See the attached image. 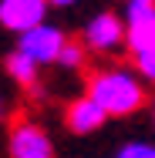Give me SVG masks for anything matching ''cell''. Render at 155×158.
Wrapping results in <instances>:
<instances>
[{
    "mask_svg": "<svg viewBox=\"0 0 155 158\" xmlns=\"http://www.w3.org/2000/svg\"><path fill=\"white\" fill-rule=\"evenodd\" d=\"M84 94L108 118H128L145 104V84L138 77V71L115 64V67H98L88 77V91Z\"/></svg>",
    "mask_w": 155,
    "mask_h": 158,
    "instance_id": "6da1fadb",
    "label": "cell"
},
{
    "mask_svg": "<svg viewBox=\"0 0 155 158\" xmlns=\"http://www.w3.org/2000/svg\"><path fill=\"white\" fill-rule=\"evenodd\" d=\"M81 40L91 54H118L122 47H128V27H125V17L111 14V10H101L94 14L91 20L84 24Z\"/></svg>",
    "mask_w": 155,
    "mask_h": 158,
    "instance_id": "7a4b0ae2",
    "label": "cell"
},
{
    "mask_svg": "<svg viewBox=\"0 0 155 158\" xmlns=\"http://www.w3.org/2000/svg\"><path fill=\"white\" fill-rule=\"evenodd\" d=\"M67 40H71V37H67L61 27L41 24V27H34V31H27V34L17 37V51L27 54L37 67H47V64H58L61 51L67 47Z\"/></svg>",
    "mask_w": 155,
    "mask_h": 158,
    "instance_id": "3957f363",
    "label": "cell"
},
{
    "mask_svg": "<svg viewBox=\"0 0 155 158\" xmlns=\"http://www.w3.org/2000/svg\"><path fill=\"white\" fill-rule=\"evenodd\" d=\"M47 0H0V27L10 34H27L41 24H47Z\"/></svg>",
    "mask_w": 155,
    "mask_h": 158,
    "instance_id": "277c9868",
    "label": "cell"
},
{
    "mask_svg": "<svg viewBox=\"0 0 155 158\" xmlns=\"http://www.w3.org/2000/svg\"><path fill=\"white\" fill-rule=\"evenodd\" d=\"M7 152H10V158H54V141H51V135L41 125L17 121L10 128Z\"/></svg>",
    "mask_w": 155,
    "mask_h": 158,
    "instance_id": "5b68a950",
    "label": "cell"
},
{
    "mask_svg": "<svg viewBox=\"0 0 155 158\" xmlns=\"http://www.w3.org/2000/svg\"><path fill=\"white\" fill-rule=\"evenodd\" d=\"M122 17L128 27V51L131 54L155 44V0H128Z\"/></svg>",
    "mask_w": 155,
    "mask_h": 158,
    "instance_id": "8992f818",
    "label": "cell"
},
{
    "mask_svg": "<svg viewBox=\"0 0 155 158\" xmlns=\"http://www.w3.org/2000/svg\"><path fill=\"white\" fill-rule=\"evenodd\" d=\"M64 121H67V128H71L74 135H91V131H98V128L108 121V114H105L88 94H81V98H74V101L67 104Z\"/></svg>",
    "mask_w": 155,
    "mask_h": 158,
    "instance_id": "52a82bcc",
    "label": "cell"
},
{
    "mask_svg": "<svg viewBox=\"0 0 155 158\" xmlns=\"http://www.w3.org/2000/svg\"><path fill=\"white\" fill-rule=\"evenodd\" d=\"M3 71H7V77H14L17 84H24V88H34L37 84V64L27 57V54H20V51H10L7 57H3Z\"/></svg>",
    "mask_w": 155,
    "mask_h": 158,
    "instance_id": "ba28073f",
    "label": "cell"
},
{
    "mask_svg": "<svg viewBox=\"0 0 155 158\" xmlns=\"http://www.w3.org/2000/svg\"><path fill=\"white\" fill-rule=\"evenodd\" d=\"M88 47H84V40H67V47L61 51V57H58V67H64V71H81L84 67V61H88Z\"/></svg>",
    "mask_w": 155,
    "mask_h": 158,
    "instance_id": "9c48e42d",
    "label": "cell"
},
{
    "mask_svg": "<svg viewBox=\"0 0 155 158\" xmlns=\"http://www.w3.org/2000/svg\"><path fill=\"white\" fill-rule=\"evenodd\" d=\"M131 64H135V71H138L142 81L155 84V44L145 47V51H138V54H131Z\"/></svg>",
    "mask_w": 155,
    "mask_h": 158,
    "instance_id": "30bf717a",
    "label": "cell"
},
{
    "mask_svg": "<svg viewBox=\"0 0 155 158\" xmlns=\"http://www.w3.org/2000/svg\"><path fill=\"white\" fill-rule=\"evenodd\" d=\"M115 158H155V145L152 141H128L118 148Z\"/></svg>",
    "mask_w": 155,
    "mask_h": 158,
    "instance_id": "8fae6325",
    "label": "cell"
},
{
    "mask_svg": "<svg viewBox=\"0 0 155 158\" xmlns=\"http://www.w3.org/2000/svg\"><path fill=\"white\" fill-rule=\"evenodd\" d=\"M47 3H51V7H74L78 0H47Z\"/></svg>",
    "mask_w": 155,
    "mask_h": 158,
    "instance_id": "7c38bea8",
    "label": "cell"
},
{
    "mask_svg": "<svg viewBox=\"0 0 155 158\" xmlns=\"http://www.w3.org/2000/svg\"><path fill=\"white\" fill-rule=\"evenodd\" d=\"M149 104H152V121H155V98H152V101H149Z\"/></svg>",
    "mask_w": 155,
    "mask_h": 158,
    "instance_id": "4fadbf2b",
    "label": "cell"
},
{
    "mask_svg": "<svg viewBox=\"0 0 155 158\" xmlns=\"http://www.w3.org/2000/svg\"><path fill=\"white\" fill-rule=\"evenodd\" d=\"M0 118H3V98H0Z\"/></svg>",
    "mask_w": 155,
    "mask_h": 158,
    "instance_id": "5bb4252c",
    "label": "cell"
},
{
    "mask_svg": "<svg viewBox=\"0 0 155 158\" xmlns=\"http://www.w3.org/2000/svg\"><path fill=\"white\" fill-rule=\"evenodd\" d=\"M125 3H128V0H125Z\"/></svg>",
    "mask_w": 155,
    "mask_h": 158,
    "instance_id": "9a60e30c",
    "label": "cell"
}]
</instances>
